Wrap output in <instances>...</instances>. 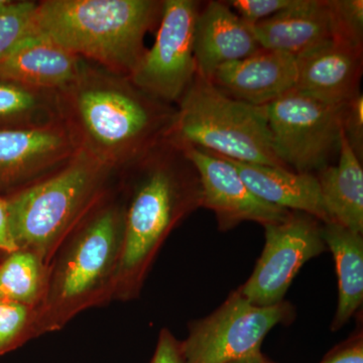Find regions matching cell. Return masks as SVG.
<instances>
[{"instance_id": "cell-31", "label": "cell", "mask_w": 363, "mask_h": 363, "mask_svg": "<svg viewBox=\"0 0 363 363\" xmlns=\"http://www.w3.org/2000/svg\"><path fill=\"white\" fill-rule=\"evenodd\" d=\"M228 363H272L269 362V359H267L266 357L262 354V351L257 353H253L252 355H248V357L240 358V359L233 360V362H230Z\"/></svg>"}, {"instance_id": "cell-21", "label": "cell", "mask_w": 363, "mask_h": 363, "mask_svg": "<svg viewBox=\"0 0 363 363\" xmlns=\"http://www.w3.org/2000/svg\"><path fill=\"white\" fill-rule=\"evenodd\" d=\"M63 123L60 92L0 77V130H30Z\"/></svg>"}, {"instance_id": "cell-13", "label": "cell", "mask_w": 363, "mask_h": 363, "mask_svg": "<svg viewBox=\"0 0 363 363\" xmlns=\"http://www.w3.org/2000/svg\"><path fill=\"white\" fill-rule=\"evenodd\" d=\"M210 81L238 101L267 106L295 89L297 61L288 52L262 49L219 67Z\"/></svg>"}, {"instance_id": "cell-8", "label": "cell", "mask_w": 363, "mask_h": 363, "mask_svg": "<svg viewBox=\"0 0 363 363\" xmlns=\"http://www.w3.org/2000/svg\"><path fill=\"white\" fill-rule=\"evenodd\" d=\"M295 316L290 303L253 305L236 289L218 309L191 323L188 337L181 342L184 362L228 363L260 352L269 332Z\"/></svg>"}, {"instance_id": "cell-4", "label": "cell", "mask_w": 363, "mask_h": 363, "mask_svg": "<svg viewBox=\"0 0 363 363\" xmlns=\"http://www.w3.org/2000/svg\"><path fill=\"white\" fill-rule=\"evenodd\" d=\"M116 171L79 149L51 175L4 196L18 250L35 252L50 266L64 241L104 199Z\"/></svg>"}, {"instance_id": "cell-22", "label": "cell", "mask_w": 363, "mask_h": 363, "mask_svg": "<svg viewBox=\"0 0 363 363\" xmlns=\"http://www.w3.org/2000/svg\"><path fill=\"white\" fill-rule=\"evenodd\" d=\"M49 266L35 252L16 250L0 260V302L38 309L47 289Z\"/></svg>"}, {"instance_id": "cell-29", "label": "cell", "mask_w": 363, "mask_h": 363, "mask_svg": "<svg viewBox=\"0 0 363 363\" xmlns=\"http://www.w3.org/2000/svg\"><path fill=\"white\" fill-rule=\"evenodd\" d=\"M150 363H185L181 342L168 329H162L157 340L156 351Z\"/></svg>"}, {"instance_id": "cell-24", "label": "cell", "mask_w": 363, "mask_h": 363, "mask_svg": "<svg viewBox=\"0 0 363 363\" xmlns=\"http://www.w3.org/2000/svg\"><path fill=\"white\" fill-rule=\"evenodd\" d=\"M35 308L0 302V357L35 336Z\"/></svg>"}, {"instance_id": "cell-9", "label": "cell", "mask_w": 363, "mask_h": 363, "mask_svg": "<svg viewBox=\"0 0 363 363\" xmlns=\"http://www.w3.org/2000/svg\"><path fill=\"white\" fill-rule=\"evenodd\" d=\"M200 9L194 0L162 1L155 44L130 76L136 87L164 104L176 106L197 75L194 32Z\"/></svg>"}, {"instance_id": "cell-11", "label": "cell", "mask_w": 363, "mask_h": 363, "mask_svg": "<svg viewBox=\"0 0 363 363\" xmlns=\"http://www.w3.org/2000/svg\"><path fill=\"white\" fill-rule=\"evenodd\" d=\"M179 145L199 176L202 207L214 212L222 233L245 221L257 222L262 226L278 223L292 212L269 204L253 194L225 157L193 145Z\"/></svg>"}, {"instance_id": "cell-5", "label": "cell", "mask_w": 363, "mask_h": 363, "mask_svg": "<svg viewBox=\"0 0 363 363\" xmlns=\"http://www.w3.org/2000/svg\"><path fill=\"white\" fill-rule=\"evenodd\" d=\"M123 226L124 204L100 202L64 241L66 247L49 266L35 335L61 328L77 313L112 295Z\"/></svg>"}, {"instance_id": "cell-23", "label": "cell", "mask_w": 363, "mask_h": 363, "mask_svg": "<svg viewBox=\"0 0 363 363\" xmlns=\"http://www.w3.org/2000/svg\"><path fill=\"white\" fill-rule=\"evenodd\" d=\"M37 1H11L0 7V58L35 35Z\"/></svg>"}, {"instance_id": "cell-16", "label": "cell", "mask_w": 363, "mask_h": 363, "mask_svg": "<svg viewBox=\"0 0 363 363\" xmlns=\"http://www.w3.org/2000/svg\"><path fill=\"white\" fill-rule=\"evenodd\" d=\"M84 60L35 35L0 58V77L28 87L63 91L77 79Z\"/></svg>"}, {"instance_id": "cell-6", "label": "cell", "mask_w": 363, "mask_h": 363, "mask_svg": "<svg viewBox=\"0 0 363 363\" xmlns=\"http://www.w3.org/2000/svg\"><path fill=\"white\" fill-rule=\"evenodd\" d=\"M176 109L169 140L234 161L290 169L272 147L267 106L238 101L196 75Z\"/></svg>"}, {"instance_id": "cell-1", "label": "cell", "mask_w": 363, "mask_h": 363, "mask_svg": "<svg viewBox=\"0 0 363 363\" xmlns=\"http://www.w3.org/2000/svg\"><path fill=\"white\" fill-rule=\"evenodd\" d=\"M61 113L79 149L116 171L130 169L171 135L176 106L155 99L128 76L83 62L60 91Z\"/></svg>"}, {"instance_id": "cell-28", "label": "cell", "mask_w": 363, "mask_h": 363, "mask_svg": "<svg viewBox=\"0 0 363 363\" xmlns=\"http://www.w3.org/2000/svg\"><path fill=\"white\" fill-rule=\"evenodd\" d=\"M320 363H363L362 332L334 348Z\"/></svg>"}, {"instance_id": "cell-12", "label": "cell", "mask_w": 363, "mask_h": 363, "mask_svg": "<svg viewBox=\"0 0 363 363\" xmlns=\"http://www.w3.org/2000/svg\"><path fill=\"white\" fill-rule=\"evenodd\" d=\"M79 147L64 123L0 130V195L26 187L70 161Z\"/></svg>"}, {"instance_id": "cell-10", "label": "cell", "mask_w": 363, "mask_h": 363, "mask_svg": "<svg viewBox=\"0 0 363 363\" xmlns=\"http://www.w3.org/2000/svg\"><path fill=\"white\" fill-rule=\"evenodd\" d=\"M266 243L252 276L240 286L253 305L269 307L283 302L293 279L308 260L327 250L323 223L300 212L266 225Z\"/></svg>"}, {"instance_id": "cell-30", "label": "cell", "mask_w": 363, "mask_h": 363, "mask_svg": "<svg viewBox=\"0 0 363 363\" xmlns=\"http://www.w3.org/2000/svg\"><path fill=\"white\" fill-rule=\"evenodd\" d=\"M18 250L11 236L6 198L0 195V259Z\"/></svg>"}, {"instance_id": "cell-27", "label": "cell", "mask_w": 363, "mask_h": 363, "mask_svg": "<svg viewBox=\"0 0 363 363\" xmlns=\"http://www.w3.org/2000/svg\"><path fill=\"white\" fill-rule=\"evenodd\" d=\"M343 133L360 161L363 157V95L358 92L345 105Z\"/></svg>"}, {"instance_id": "cell-18", "label": "cell", "mask_w": 363, "mask_h": 363, "mask_svg": "<svg viewBox=\"0 0 363 363\" xmlns=\"http://www.w3.org/2000/svg\"><path fill=\"white\" fill-rule=\"evenodd\" d=\"M228 160L253 194L269 204L331 222L316 175Z\"/></svg>"}, {"instance_id": "cell-7", "label": "cell", "mask_w": 363, "mask_h": 363, "mask_svg": "<svg viewBox=\"0 0 363 363\" xmlns=\"http://www.w3.org/2000/svg\"><path fill=\"white\" fill-rule=\"evenodd\" d=\"M345 105L293 89L267 105L274 152L289 169L313 174L330 166L340 149Z\"/></svg>"}, {"instance_id": "cell-3", "label": "cell", "mask_w": 363, "mask_h": 363, "mask_svg": "<svg viewBox=\"0 0 363 363\" xmlns=\"http://www.w3.org/2000/svg\"><path fill=\"white\" fill-rule=\"evenodd\" d=\"M162 11V1L157 0H45L38 2L35 33L79 58L130 77Z\"/></svg>"}, {"instance_id": "cell-25", "label": "cell", "mask_w": 363, "mask_h": 363, "mask_svg": "<svg viewBox=\"0 0 363 363\" xmlns=\"http://www.w3.org/2000/svg\"><path fill=\"white\" fill-rule=\"evenodd\" d=\"M333 21L334 40L362 51V0H329Z\"/></svg>"}, {"instance_id": "cell-14", "label": "cell", "mask_w": 363, "mask_h": 363, "mask_svg": "<svg viewBox=\"0 0 363 363\" xmlns=\"http://www.w3.org/2000/svg\"><path fill=\"white\" fill-rule=\"evenodd\" d=\"M295 89L329 104L344 105L360 92L362 51L327 40L296 56Z\"/></svg>"}, {"instance_id": "cell-15", "label": "cell", "mask_w": 363, "mask_h": 363, "mask_svg": "<svg viewBox=\"0 0 363 363\" xmlns=\"http://www.w3.org/2000/svg\"><path fill=\"white\" fill-rule=\"evenodd\" d=\"M262 49L250 23L226 2L209 1L200 9L194 32V59L200 77L211 80L219 67Z\"/></svg>"}, {"instance_id": "cell-19", "label": "cell", "mask_w": 363, "mask_h": 363, "mask_svg": "<svg viewBox=\"0 0 363 363\" xmlns=\"http://www.w3.org/2000/svg\"><path fill=\"white\" fill-rule=\"evenodd\" d=\"M325 210L331 222L352 233H363V169L362 161L341 136L338 162L327 166L316 176Z\"/></svg>"}, {"instance_id": "cell-17", "label": "cell", "mask_w": 363, "mask_h": 363, "mask_svg": "<svg viewBox=\"0 0 363 363\" xmlns=\"http://www.w3.org/2000/svg\"><path fill=\"white\" fill-rule=\"evenodd\" d=\"M250 28L262 49L294 56L334 40L329 0H298L297 6Z\"/></svg>"}, {"instance_id": "cell-26", "label": "cell", "mask_w": 363, "mask_h": 363, "mask_svg": "<svg viewBox=\"0 0 363 363\" xmlns=\"http://www.w3.org/2000/svg\"><path fill=\"white\" fill-rule=\"evenodd\" d=\"M298 0H231L227 6L233 7L234 13L250 23H259L274 14L297 6Z\"/></svg>"}, {"instance_id": "cell-2", "label": "cell", "mask_w": 363, "mask_h": 363, "mask_svg": "<svg viewBox=\"0 0 363 363\" xmlns=\"http://www.w3.org/2000/svg\"><path fill=\"white\" fill-rule=\"evenodd\" d=\"M133 185L124 204L123 245L112 295H138L169 234L202 207L199 176L181 145L169 140L130 169Z\"/></svg>"}, {"instance_id": "cell-20", "label": "cell", "mask_w": 363, "mask_h": 363, "mask_svg": "<svg viewBox=\"0 0 363 363\" xmlns=\"http://www.w3.org/2000/svg\"><path fill=\"white\" fill-rule=\"evenodd\" d=\"M323 238L332 252L338 277V305L331 329L337 331L363 303V238L336 222L323 223Z\"/></svg>"}]
</instances>
